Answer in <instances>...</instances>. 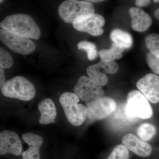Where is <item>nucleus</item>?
<instances>
[{
	"label": "nucleus",
	"mask_w": 159,
	"mask_h": 159,
	"mask_svg": "<svg viewBox=\"0 0 159 159\" xmlns=\"http://www.w3.org/2000/svg\"><path fill=\"white\" fill-rule=\"evenodd\" d=\"M0 27L3 30L20 36L39 39L41 36L39 27L30 16L23 13L7 16Z\"/></svg>",
	"instance_id": "nucleus-1"
},
{
	"label": "nucleus",
	"mask_w": 159,
	"mask_h": 159,
	"mask_svg": "<svg viewBox=\"0 0 159 159\" xmlns=\"http://www.w3.org/2000/svg\"><path fill=\"white\" fill-rule=\"evenodd\" d=\"M60 103L63 108L69 122L74 126H80L87 117V109L85 106L79 104V97L74 93L66 92L59 97Z\"/></svg>",
	"instance_id": "nucleus-2"
},
{
	"label": "nucleus",
	"mask_w": 159,
	"mask_h": 159,
	"mask_svg": "<svg viewBox=\"0 0 159 159\" xmlns=\"http://www.w3.org/2000/svg\"><path fill=\"white\" fill-rule=\"evenodd\" d=\"M1 91L6 97L23 101L31 100L36 93L33 84L22 76H16L6 81Z\"/></svg>",
	"instance_id": "nucleus-3"
},
{
	"label": "nucleus",
	"mask_w": 159,
	"mask_h": 159,
	"mask_svg": "<svg viewBox=\"0 0 159 159\" xmlns=\"http://www.w3.org/2000/svg\"><path fill=\"white\" fill-rule=\"evenodd\" d=\"M60 17L67 23L72 24L77 19L95 14L93 5L86 1L67 0L58 8Z\"/></svg>",
	"instance_id": "nucleus-4"
},
{
	"label": "nucleus",
	"mask_w": 159,
	"mask_h": 159,
	"mask_svg": "<svg viewBox=\"0 0 159 159\" xmlns=\"http://www.w3.org/2000/svg\"><path fill=\"white\" fill-rule=\"evenodd\" d=\"M125 111L127 117L132 119H150L153 115L152 107L148 99L140 91L135 90L130 91L127 95Z\"/></svg>",
	"instance_id": "nucleus-5"
},
{
	"label": "nucleus",
	"mask_w": 159,
	"mask_h": 159,
	"mask_svg": "<svg viewBox=\"0 0 159 159\" xmlns=\"http://www.w3.org/2000/svg\"><path fill=\"white\" fill-rule=\"evenodd\" d=\"M0 40L17 54L26 55L32 53L36 49L34 42L30 39L10 33L2 29L0 30Z\"/></svg>",
	"instance_id": "nucleus-6"
},
{
	"label": "nucleus",
	"mask_w": 159,
	"mask_h": 159,
	"mask_svg": "<svg viewBox=\"0 0 159 159\" xmlns=\"http://www.w3.org/2000/svg\"><path fill=\"white\" fill-rule=\"evenodd\" d=\"M74 90L79 99L86 102L101 98L104 94L102 86L90 77L85 76L80 77Z\"/></svg>",
	"instance_id": "nucleus-7"
},
{
	"label": "nucleus",
	"mask_w": 159,
	"mask_h": 159,
	"mask_svg": "<svg viewBox=\"0 0 159 159\" xmlns=\"http://www.w3.org/2000/svg\"><path fill=\"white\" fill-rule=\"evenodd\" d=\"M87 117L93 121L105 119L116 108V103L113 99L102 97L86 102Z\"/></svg>",
	"instance_id": "nucleus-8"
},
{
	"label": "nucleus",
	"mask_w": 159,
	"mask_h": 159,
	"mask_svg": "<svg viewBox=\"0 0 159 159\" xmlns=\"http://www.w3.org/2000/svg\"><path fill=\"white\" fill-rule=\"evenodd\" d=\"M105 23V19L102 16L95 13L77 19L73 23V25L77 31L86 32L93 36H98L104 32L102 27Z\"/></svg>",
	"instance_id": "nucleus-9"
},
{
	"label": "nucleus",
	"mask_w": 159,
	"mask_h": 159,
	"mask_svg": "<svg viewBox=\"0 0 159 159\" xmlns=\"http://www.w3.org/2000/svg\"><path fill=\"white\" fill-rule=\"evenodd\" d=\"M138 89L148 101L153 103L159 102V77L153 74H146L137 83Z\"/></svg>",
	"instance_id": "nucleus-10"
},
{
	"label": "nucleus",
	"mask_w": 159,
	"mask_h": 159,
	"mask_svg": "<svg viewBox=\"0 0 159 159\" xmlns=\"http://www.w3.org/2000/svg\"><path fill=\"white\" fill-rule=\"evenodd\" d=\"M22 151V145L18 135L15 132L6 130L0 134V155L10 153L20 156Z\"/></svg>",
	"instance_id": "nucleus-11"
},
{
	"label": "nucleus",
	"mask_w": 159,
	"mask_h": 159,
	"mask_svg": "<svg viewBox=\"0 0 159 159\" xmlns=\"http://www.w3.org/2000/svg\"><path fill=\"white\" fill-rule=\"evenodd\" d=\"M122 143L128 150L142 157L149 156L152 148L149 144L133 134H127L122 138Z\"/></svg>",
	"instance_id": "nucleus-12"
},
{
	"label": "nucleus",
	"mask_w": 159,
	"mask_h": 159,
	"mask_svg": "<svg viewBox=\"0 0 159 159\" xmlns=\"http://www.w3.org/2000/svg\"><path fill=\"white\" fill-rule=\"evenodd\" d=\"M129 12L131 19L132 28L135 31L144 32L151 25V17L142 9L132 7L129 9Z\"/></svg>",
	"instance_id": "nucleus-13"
},
{
	"label": "nucleus",
	"mask_w": 159,
	"mask_h": 159,
	"mask_svg": "<svg viewBox=\"0 0 159 159\" xmlns=\"http://www.w3.org/2000/svg\"><path fill=\"white\" fill-rule=\"evenodd\" d=\"M23 140L29 145L28 150L22 154L23 159H40L39 148L43 144V138L40 136L31 133L22 135Z\"/></svg>",
	"instance_id": "nucleus-14"
},
{
	"label": "nucleus",
	"mask_w": 159,
	"mask_h": 159,
	"mask_svg": "<svg viewBox=\"0 0 159 159\" xmlns=\"http://www.w3.org/2000/svg\"><path fill=\"white\" fill-rule=\"evenodd\" d=\"M39 110L41 113L39 120L40 124L48 125L55 122L57 116L55 104L52 99L46 98L39 102Z\"/></svg>",
	"instance_id": "nucleus-15"
},
{
	"label": "nucleus",
	"mask_w": 159,
	"mask_h": 159,
	"mask_svg": "<svg viewBox=\"0 0 159 159\" xmlns=\"http://www.w3.org/2000/svg\"><path fill=\"white\" fill-rule=\"evenodd\" d=\"M110 37L113 43L124 49L130 48L133 43L131 35L128 32L121 29L113 30L111 32Z\"/></svg>",
	"instance_id": "nucleus-16"
},
{
	"label": "nucleus",
	"mask_w": 159,
	"mask_h": 159,
	"mask_svg": "<svg viewBox=\"0 0 159 159\" xmlns=\"http://www.w3.org/2000/svg\"><path fill=\"white\" fill-rule=\"evenodd\" d=\"M124 50L122 47L113 43L110 48L102 49L99 51V54L101 60L114 61L122 57V53Z\"/></svg>",
	"instance_id": "nucleus-17"
},
{
	"label": "nucleus",
	"mask_w": 159,
	"mask_h": 159,
	"mask_svg": "<svg viewBox=\"0 0 159 159\" xmlns=\"http://www.w3.org/2000/svg\"><path fill=\"white\" fill-rule=\"evenodd\" d=\"M100 68L97 64L89 66L86 71L89 77L96 81L99 85L103 86L107 84L108 77L100 71Z\"/></svg>",
	"instance_id": "nucleus-18"
},
{
	"label": "nucleus",
	"mask_w": 159,
	"mask_h": 159,
	"mask_svg": "<svg viewBox=\"0 0 159 159\" xmlns=\"http://www.w3.org/2000/svg\"><path fill=\"white\" fill-rule=\"evenodd\" d=\"M156 127L152 124L144 123L141 124L137 129V134L143 141H149L152 139L156 134Z\"/></svg>",
	"instance_id": "nucleus-19"
},
{
	"label": "nucleus",
	"mask_w": 159,
	"mask_h": 159,
	"mask_svg": "<svg viewBox=\"0 0 159 159\" xmlns=\"http://www.w3.org/2000/svg\"><path fill=\"white\" fill-rule=\"evenodd\" d=\"M146 47L151 53L159 58V35L156 33L148 34L145 39Z\"/></svg>",
	"instance_id": "nucleus-20"
},
{
	"label": "nucleus",
	"mask_w": 159,
	"mask_h": 159,
	"mask_svg": "<svg viewBox=\"0 0 159 159\" xmlns=\"http://www.w3.org/2000/svg\"><path fill=\"white\" fill-rule=\"evenodd\" d=\"M79 50H83L87 53L88 58L90 60H93L98 56L97 47L93 43L87 41H82L77 44Z\"/></svg>",
	"instance_id": "nucleus-21"
},
{
	"label": "nucleus",
	"mask_w": 159,
	"mask_h": 159,
	"mask_svg": "<svg viewBox=\"0 0 159 159\" xmlns=\"http://www.w3.org/2000/svg\"><path fill=\"white\" fill-rule=\"evenodd\" d=\"M129 157L127 148L123 145H119L114 148L107 159H129Z\"/></svg>",
	"instance_id": "nucleus-22"
},
{
	"label": "nucleus",
	"mask_w": 159,
	"mask_h": 159,
	"mask_svg": "<svg viewBox=\"0 0 159 159\" xmlns=\"http://www.w3.org/2000/svg\"><path fill=\"white\" fill-rule=\"evenodd\" d=\"M13 64V60L10 54L5 49L0 48V67L7 69L11 68Z\"/></svg>",
	"instance_id": "nucleus-23"
},
{
	"label": "nucleus",
	"mask_w": 159,
	"mask_h": 159,
	"mask_svg": "<svg viewBox=\"0 0 159 159\" xmlns=\"http://www.w3.org/2000/svg\"><path fill=\"white\" fill-rule=\"evenodd\" d=\"M97 64L107 74H115L119 70V65L114 61L101 60Z\"/></svg>",
	"instance_id": "nucleus-24"
},
{
	"label": "nucleus",
	"mask_w": 159,
	"mask_h": 159,
	"mask_svg": "<svg viewBox=\"0 0 159 159\" xmlns=\"http://www.w3.org/2000/svg\"><path fill=\"white\" fill-rule=\"evenodd\" d=\"M146 61L151 70L159 75V58L148 52L146 55Z\"/></svg>",
	"instance_id": "nucleus-25"
},
{
	"label": "nucleus",
	"mask_w": 159,
	"mask_h": 159,
	"mask_svg": "<svg viewBox=\"0 0 159 159\" xmlns=\"http://www.w3.org/2000/svg\"><path fill=\"white\" fill-rule=\"evenodd\" d=\"M151 3L149 0H137L135 1L136 5L138 7H145L148 6Z\"/></svg>",
	"instance_id": "nucleus-26"
},
{
	"label": "nucleus",
	"mask_w": 159,
	"mask_h": 159,
	"mask_svg": "<svg viewBox=\"0 0 159 159\" xmlns=\"http://www.w3.org/2000/svg\"><path fill=\"white\" fill-rule=\"evenodd\" d=\"M6 83L5 79V71L2 69H0V88L1 90Z\"/></svg>",
	"instance_id": "nucleus-27"
},
{
	"label": "nucleus",
	"mask_w": 159,
	"mask_h": 159,
	"mask_svg": "<svg viewBox=\"0 0 159 159\" xmlns=\"http://www.w3.org/2000/svg\"><path fill=\"white\" fill-rule=\"evenodd\" d=\"M154 16L156 18L159 20V8H158L155 11Z\"/></svg>",
	"instance_id": "nucleus-28"
},
{
	"label": "nucleus",
	"mask_w": 159,
	"mask_h": 159,
	"mask_svg": "<svg viewBox=\"0 0 159 159\" xmlns=\"http://www.w3.org/2000/svg\"><path fill=\"white\" fill-rule=\"evenodd\" d=\"M86 2H102L103 1H101V0H88L86 1Z\"/></svg>",
	"instance_id": "nucleus-29"
},
{
	"label": "nucleus",
	"mask_w": 159,
	"mask_h": 159,
	"mask_svg": "<svg viewBox=\"0 0 159 159\" xmlns=\"http://www.w3.org/2000/svg\"><path fill=\"white\" fill-rule=\"evenodd\" d=\"M153 2H154L155 3H159V0H154V1H153Z\"/></svg>",
	"instance_id": "nucleus-30"
},
{
	"label": "nucleus",
	"mask_w": 159,
	"mask_h": 159,
	"mask_svg": "<svg viewBox=\"0 0 159 159\" xmlns=\"http://www.w3.org/2000/svg\"><path fill=\"white\" fill-rule=\"evenodd\" d=\"M3 2V1H2V0H1V1H0V2L2 3V2Z\"/></svg>",
	"instance_id": "nucleus-31"
}]
</instances>
